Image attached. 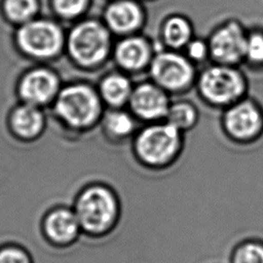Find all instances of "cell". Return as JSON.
Wrapping results in <instances>:
<instances>
[{
    "mask_svg": "<svg viewBox=\"0 0 263 263\" xmlns=\"http://www.w3.org/2000/svg\"><path fill=\"white\" fill-rule=\"evenodd\" d=\"M198 68L182 51L158 49L147 72L148 77L172 98L194 89Z\"/></svg>",
    "mask_w": 263,
    "mask_h": 263,
    "instance_id": "cell-6",
    "label": "cell"
},
{
    "mask_svg": "<svg viewBox=\"0 0 263 263\" xmlns=\"http://www.w3.org/2000/svg\"><path fill=\"white\" fill-rule=\"evenodd\" d=\"M102 123L107 138L117 144L132 141L141 126L127 108L110 109L103 115Z\"/></svg>",
    "mask_w": 263,
    "mask_h": 263,
    "instance_id": "cell-16",
    "label": "cell"
},
{
    "mask_svg": "<svg viewBox=\"0 0 263 263\" xmlns=\"http://www.w3.org/2000/svg\"><path fill=\"white\" fill-rule=\"evenodd\" d=\"M5 16L13 23L26 24L35 18L39 10V0H2Z\"/></svg>",
    "mask_w": 263,
    "mask_h": 263,
    "instance_id": "cell-21",
    "label": "cell"
},
{
    "mask_svg": "<svg viewBox=\"0 0 263 263\" xmlns=\"http://www.w3.org/2000/svg\"><path fill=\"white\" fill-rule=\"evenodd\" d=\"M219 124L230 143L253 145L263 137V105L248 95L221 111Z\"/></svg>",
    "mask_w": 263,
    "mask_h": 263,
    "instance_id": "cell-4",
    "label": "cell"
},
{
    "mask_svg": "<svg viewBox=\"0 0 263 263\" xmlns=\"http://www.w3.org/2000/svg\"><path fill=\"white\" fill-rule=\"evenodd\" d=\"M242 65L253 71H263V27L249 28Z\"/></svg>",
    "mask_w": 263,
    "mask_h": 263,
    "instance_id": "cell-20",
    "label": "cell"
},
{
    "mask_svg": "<svg viewBox=\"0 0 263 263\" xmlns=\"http://www.w3.org/2000/svg\"><path fill=\"white\" fill-rule=\"evenodd\" d=\"M249 28L236 17H227L216 24L205 36L211 63L242 66Z\"/></svg>",
    "mask_w": 263,
    "mask_h": 263,
    "instance_id": "cell-8",
    "label": "cell"
},
{
    "mask_svg": "<svg viewBox=\"0 0 263 263\" xmlns=\"http://www.w3.org/2000/svg\"><path fill=\"white\" fill-rule=\"evenodd\" d=\"M194 89L205 106L222 111L250 95V82L240 66L209 63L198 69Z\"/></svg>",
    "mask_w": 263,
    "mask_h": 263,
    "instance_id": "cell-2",
    "label": "cell"
},
{
    "mask_svg": "<svg viewBox=\"0 0 263 263\" xmlns=\"http://www.w3.org/2000/svg\"><path fill=\"white\" fill-rule=\"evenodd\" d=\"M164 120L186 135L199 123L200 111L194 102L179 97L172 100Z\"/></svg>",
    "mask_w": 263,
    "mask_h": 263,
    "instance_id": "cell-17",
    "label": "cell"
},
{
    "mask_svg": "<svg viewBox=\"0 0 263 263\" xmlns=\"http://www.w3.org/2000/svg\"><path fill=\"white\" fill-rule=\"evenodd\" d=\"M157 50L153 37L139 33L118 38L113 46L112 57L118 70L133 77L147 74Z\"/></svg>",
    "mask_w": 263,
    "mask_h": 263,
    "instance_id": "cell-10",
    "label": "cell"
},
{
    "mask_svg": "<svg viewBox=\"0 0 263 263\" xmlns=\"http://www.w3.org/2000/svg\"><path fill=\"white\" fill-rule=\"evenodd\" d=\"M141 2H143V3H151V2H155V1H157V0H140Z\"/></svg>",
    "mask_w": 263,
    "mask_h": 263,
    "instance_id": "cell-26",
    "label": "cell"
},
{
    "mask_svg": "<svg viewBox=\"0 0 263 263\" xmlns=\"http://www.w3.org/2000/svg\"><path fill=\"white\" fill-rule=\"evenodd\" d=\"M13 132L21 138L32 139L38 136L44 125V117L37 106L27 104L14 109L10 117Z\"/></svg>",
    "mask_w": 263,
    "mask_h": 263,
    "instance_id": "cell-18",
    "label": "cell"
},
{
    "mask_svg": "<svg viewBox=\"0 0 263 263\" xmlns=\"http://www.w3.org/2000/svg\"><path fill=\"white\" fill-rule=\"evenodd\" d=\"M113 34L103 21L85 20L78 23L68 37V49L75 62L86 67L105 63L113 51Z\"/></svg>",
    "mask_w": 263,
    "mask_h": 263,
    "instance_id": "cell-5",
    "label": "cell"
},
{
    "mask_svg": "<svg viewBox=\"0 0 263 263\" xmlns=\"http://www.w3.org/2000/svg\"><path fill=\"white\" fill-rule=\"evenodd\" d=\"M91 0H50L53 11L66 20H73L80 16L87 10Z\"/></svg>",
    "mask_w": 263,
    "mask_h": 263,
    "instance_id": "cell-24",
    "label": "cell"
},
{
    "mask_svg": "<svg viewBox=\"0 0 263 263\" xmlns=\"http://www.w3.org/2000/svg\"><path fill=\"white\" fill-rule=\"evenodd\" d=\"M182 52L198 69L211 63L206 37L195 35L182 49Z\"/></svg>",
    "mask_w": 263,
    "mask_h": 263,
    "instance_id": "cell-23",
    "label": "cell"
},
{
    "mask_svg": "<svg viewBox=\"0 0 263 263\" xmlns=\"http://www.w3.org/2000/svg\"><path fill=\"white\" fill-rule=\"evenodd\" d=\"M134 86L135 82L130 75L115 70L101 79L98 91L103 103L110 109L126 108Z\"/></svg>",
    "mask_w": 263,
    "mask_h": 263,
    "instance_id": "cell-15",
    "label": "cell"
},
{
    "mask_svg": "<svg viewBox=\"0 0 263 263\" xmlns=\"http://www.w3.org/2000/svg\"><path fill=\"white\" fill-rule=\"evenodd\" d=\"M120 213L118 195L111 187L103 184L87 187L79 196L75 210L80 227L92 234H104L113 229Z\"/></svg>",
    "mask_w": 263,
    "mask_h": 263,
    "instance_id": "cell-3",
    "label": "cell"
},
{
    "mask_svg": "<svg viewBox=\"0 0 263 263\" xmlns=\"http://www.w3.org/2000/svg\"><path fill=\"white\" fill-rule=\"evenodd\" d=\"M173 98L152 80L135 82L126 108L141 124L165 119Z\"/></svg>",
    "mask_w": 263,
    "mask_h": 263,
    "instance_id": "cell-11",
    "label": "cell"
},
{
    "mask_svg": "<svg viewBox=\"0 0 263 263\" xmlns=\"http://www.w3.org/2000/svg\"><path fill=\"white\" fill-rule=\"evenodd\" d=\"M79 227L80 224L75 212L66 209L51 212L45 221L47 234L58 242H66L74 238Z\"/></svg>",
    "mask_w": 263,
    "mask_h": 263,
    "instance_id": "cell-19",
    "label": "cell"
},
{
    "mask_svg": "<svg viewBox=\"0 0 263 263\" xmlns=\"http://www.w3.org/2000/svg\"><path fill=\"white\" fill-rule=\"evenodd\" d=\"M103 105L98 90L87 84H73L58 93L54 110L67 125L87 128L101 119Z\"/></svg>",
    "mask_w": 263,
    "mask_h": 263,
    "instance_id": "cell-7",
    "label": "cell"
},
{
    "mask_svg": "<svg viewBox=\"0 0 263 263\" xmlns=\"http://www.w3.org/2000/svg\"><path fill=\"white\" fill-rule=\"evenodd\" d=\"M229 263H263V240L251 237L237 242L230 253Z\"/></svg>",
    "mask_w": 263,
    "mask_h": 263,
    "instance_id": "cell-22",
    "label": "cell"
},
{
    "mask_svg": "<svg viewBox=\"0 0 263 263\" xmlns=\"http://www.w3.org/2000/svg\"><path fill=\"white\" fill-rule=\"evenodd\" d=\"M103 22L114 36L121 38L143 33L148 11L140 0H109L103 12Z\"/></svg>",
    "mask_w": 263,
    "mask_h": 263,
    "instance_id": "cell-12",
    "label": "cell"
},
{
    "mask_svg": "<svg viewBox=\"0 0 263 263\" xmlns=\"http://www.w3.org/2000/svg\"><path fill=\"white\" fill-rule=\"evenodd\" d=\"M16 41L20 48L28 55L49 59L61 50L64 35L57 23L45 18H34L21 25Z\"/></svg>",
    "mask_w": 263,
    "mask_h": 263,
    "instance_id": "cell-9",
    "label": "cell"
},
{
    "mask_svg": "<svg viewBox=\"0 0 263 263\" xmlns=\"http://www.w3.org/2000/svg\"><path fill=\"white\" fill-rule=\"evenodd\" d=\"M59 93V78L48 69L38 68L28 72L21 80L20 95L27 104L40 106Z\"/></svg>",
    "mask_w": 263,
    "mask_h": 263,
    "instance_id": "cell-14",
    "label": "cell"
},
{
    "mask_svg": "<svg viewBox=\"0 0 263 263\" xmlns=\"http://www.w3.org/2000/svg\"><path fill=\"white\" fill-rule=\"evenodd\" d=\"M195 35L192 20L183 12L173 11L160 20L154 39L158 49L182 51Z\"/></svg>",
    "mask_w": 263,
    "mask_h": 263,
    "instance_id": "cell-13",
    "label": "cell"
},
{
    "mask_svg": "<svg viewBox=\"0 0 263 263\" xmlns=\"http://www.w3.org/2000/svg\"><path fill=\"white\" fill-rule=\"evenodd\" d=\"M136 162L150 172H162L177 163L185 148V134L165 120L141 124L130 141Z\"/></svg>",
    "mask_w": 263,
    "mask_h": 263,
    "instance_id": "cell-1",
    "label": "cell"
},
{
    "mask_svg": "<svg viewBox=\"0 0 263 263\" xmlns=\"http://www.w3.org/2000/svg\"><path fill=\"white\" fill-rule=\"evenodd\" d=\"M0 263H30L27 255L17 249L8 248L0 251Z\"/></svg>",
    "mask_w": 263,
    "mask_h": 263,
    "instance_id": "cell-25",
    "label": "cell"
}]
</instances>
